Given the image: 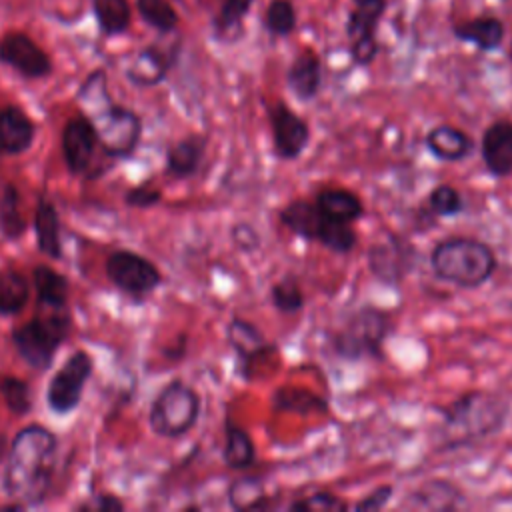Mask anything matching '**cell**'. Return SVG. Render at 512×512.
I'll return each instance as SVG.
<instances>
[{"label":"cell","instance_id":"27","mask_svg":"<svg viewBox=\"0 0 512 512\" xmlns=\"http://www.w3.org/2000/svg\"><path fill=\"white\" fill-rule=\"evenodd\" d=\"M32 288L36 302L50 310H68L70 282L68 278L48 264H36L32 268Z\"/></svg>","mask_w":512,"mask_h":512},{"label":"cell","instance_id":"39","mask_svg":"<svg viewBox=\"0 0 512 512\" xmlns=\"http://www.w3.org/2000/svg\"><path fill=\"white\" fill-rule=\"evenodd\" d=\"M290 512H344L350 504L334 492L316 490L308 496L296 498L286 506Z\"/></svg>","mask_w":512,"mask_h":512},{"label":"cell","instance_id":"37","mask_svg":"<svg viewBox=\"0 0 512 512\" xmlns=\"http://www.w3.org/2000/svg\"><path fill=\"white\" fill-rule=\"evenodd\" d=\"M424 206L436 218H450L464 210V196L452 184H438L428 192Z\"/></svg>","mask_w":512,"mask_h":512},{"label":"cell","instance_id":"10","mask_svg":"<svg viewBox=\"0 0 512 512\" xmlns=\"http://www.w3.org/2000/svg\"><path fill=\"white\" fill-rule=\"evenodd\" d=\"M366 262L370 274L378 282L386 286H398L418 264V250L410 240L392 232L386 238L370 244Z\"/></svg>","mask_w":512,"mask_h":512},{"label":"cell","instance_id":"40","mask_svg":"<svg viewBox=\"0 0 512 512\" xmlns=\"http://www.w3.org/2000/svg\"><path fill=\"white\" fill-rule=\"evenodd\" d=\"M160 202H162V190L152 186V182H142V184L130 186L124 192V204L130 206V208L146 210V208H152Z\"/></svg>","mask_w":512,"mask_h":512},{"label":"cell","instance_id":"41","mask_svg":"<svg viewBox=\"0 0 512 512\" xmlns=\"http://www.w3.org/2000/svg\"><path fill=\"white\" fill-rule=\"evenodd\" d=\"M394 496V486L392 484H378L374 490H370L362 500H358L352 508L358 512H372V510H382L388 506L390 498Z\"/></svg>","mask_w":512,"mask_h":512},{"label":"cell","instance_id":"19","mask_svg":"<svg viewBox=\"0 0 512 512\" xmlns=\"http://www.w3.org/2000/svg\"><path fill=\"white\" fill-rule=\"evenodd\" d=\"M32 230L36 238V248L40 254L46 258L58 262L62 260L64 246H62V224H60V214L56 204L40 194L36 200L34 208V218H32Z\"/></svg>","mask_w":512,"mask_h":512},{"label":"cell","instance_id":"3","mask_svg":"<svg viewBox=\"0 0 512 512\" xmlns=\"http://www.w3.org/2000/svg\"><path fill=\"white\" fill-rule=\"evenodd\" d=\"M428 260L438 280L464 290L480 288L498 268L494 248L472 236H450L440 240L432 248Z\"/></svg>","mask_w":512,"mask_h":512},{"label":"cell","instance_id":"24","mask_svg":"<svg viewBox=\"0 0 512 512\" xmlns=\"http://www.w3.org/2000/svg\"><path fill=\"white\" fill-rule=\"evenodd\" d=\"M462 504V490L446 478H432L422 482L416 490L408 494L404 502V506L412 510H454Z\"/></svg>","mask_w":512,"mask_h":512},{"label":"cell","instance_id":"36","mask_svg":"<svg viewBox=\"0 0 512 512\" xmlns=\"http://www.w3.org/2000/svg\"><path fill=\"white\" fill-rule=\"evenodd\" d=\"M296 8L292 0H270L264 12V28L276 38L290 36L296 28Z\"/></svg>","mask_w":512,"mask_h":512},{"label":"cell","instance_id":"30","mask_svg":"<svg viewBox=\"0 0 512 512\" xmlns=\"http://www.w3.org/2000/svg\"><path fill=\"white\" fill-rule=\"evenodd\" d=\"M28 222L22 212V196L16 184L4 182L0 188V234L8 242H18L26 234Z\"/></svg>","mask_w":512,"mask_h":512},{"label":"cell","instance_id":"29","mask_svg":"<svg viewBox=\"0 0 512 512\" xmlns=\"http://www.w3.org/2000/svg\"><path fill=\"white\" fill-rule=\"evenodd\" d=\"M454 36L462 42L474 44L478 50L490 52L496 50L506 34V28L500 18L494 16H478L466 22H460L452 28Z\"/></svg>","mask_w":512,"mask_h":512},{"label":"cell","instance_id":"2","mask_svg":"<svg viewBox=\"0 0 512 512\" xmlns=\"http://www.w3.org/2000/svg\"><path fill=\"white\" fill-rule=\"evenodd\" d=\"M78 102L94 126L100 152L112 162L130 160L140 146L144 124L138 112L110 98L104 70L86 76L78 90Z\"/></svg>","mask_w":512,"mask_h":512},{"label":"cell","instance_id":"25","mask_svg":"<svg viewBox=\"0 0 512 512\" xmlns=\"http://www.w3.org/2000/svg\"><path fill=\"white\" fill-rule=\"evenodd\" d=\"M316 208L330 220L354 224L364 216V202L362 198L348 190V188H322L314 194Z\"/></svg>","mask_w":512,"mask_h":512},{"label":"cell","instance_id":"18","mask_svg":"<svg viewBox=\"0 0 512 512\" xmlns=\"http://www.w3.org/2000/svg\"><path fill=\"white\" fill-rule=\"evenodd\" d=\"M36 122L14 104L0 108V158L28 152L36 140Z\"/></svg>","mask_w":512,"mask_h":512},{"label":"cell","instance_id":"26","mask_svg":"<svg viewBox=\"0 0 512 512\" xmlns=\"http://www.w3.org/2000/svg\"><path fill=\"white\" fill-rule=\"evenodd\" d=\"M222 460L230 470H250L256 464V444L252 434L242 428L232 416L224 420V446Z\"/></svg>","mask_w":512,"mask_h":512},{"label":"cell","instance_id":"43","mask_svg":"<svg viewBox=\"0 0 512 512\" xmlns=\"http://www.w3.org/2000/svg\"><path fill=\"white\" fill-rule=\"evenodd\" d=\"M230 238L232 244L240 250V252H254L260 246V234L258 230L248 224V222H238L232 226L230 230Z\"/></svg>","mask_w":512,"mask_h":512},{"label":"cell","instance_id":"34","mask_svg":"<svg viewBox=\"0 0 512 512\" xmlns=\"http://www.w3.org/2000/svg\"><path fill=\"white\" fill-rule=\"evenodd\" d=\"M270 302L280 314L294 316V314L302 312V308L306 304V296H304L300 282L292 274H286L272 284Z\"/></svg>","mask_w":512,"mask_h":512},{"label":"cell","instance_id":"38","mask_svg":"<svg viewBox=\"0 0 512 512\" xmlns=\"http://www.w3.org/2000/svg\"><path fill=\"white\" fill-rule=\"evenodd\" d=\"M140 16L160 34H170L176 30L178 14L168 0H136Z\"/></svg>","mask_w":512,"mask_h":512},{"label":"cell","instance_id":"31","mask_svg":"<svg viewBox=\"0 0 512 512\" xmlns=\"http://www.w3.org/2000/svg\"><path fill=\"white\" fill-rule=\"evenodd\" d=\"M30 288V280L20 270H0V318L20 314L30 300Z\"/></svg>","mask_w":512,"mask_h":512},{"label":"cell","instance_id":"6","mask_svg":"<svg viewBox=\"0 0 512 512\" xmlns=\"http://www.w3.org/2000/svg\"><path fill=\"white\" fill-rule=\"evenodd\" d=\"M72 316L68 310H52L50 316H34L10 330V342L20 360L34 372H46L60 346L68 340Z\"/></svg>","mask_w":512,"mask_h":512},{"label":"cell","instance_id":"23","mask_svg":"<svg viewBox=\"0 0 512 512\" xmlns=\"http://www.w3.org/2000/svg\"><path fill=\"white\" fill-rule=\"evenodd\" d=\"M286 82L290 92L300 102H310L318 96L322 86V60L320 56L306 48L290 64L286 72Z\"/></svg>","mask_w":512,"mask_h":512},{"label":"cell","instance_id":"5","mask_svg":"<svg viewBox=\"0 0 512 512\" xmlns=\"http://www.w3.org/2000/svg\"><path fill=\"white\" fill-rule=\"evenodd\" d=\"M394 328L388 310L374 304H362L346 314L336 330L330 332L328 346L334 356L358 362V360H382L384 344Z\"/></svg>","mask_w":512,"mask_h":512},{"label":"cell","instance_id":"11","mask_svg":"<svg viewBox=\"0 0 512 512\" xmlns=\"http://www.w3.org/2000/svg\"><path fill=\"white\" fill-rule=\"evenodd\" d=\"M274 154L282 162L298 160L310 144V126L284 100L266 102Z\"/></svg>","mask_w":512,"mask_h":512},{"label":"cell","instance_id":"20","mask_svg":"<svg viewBox=\"0 0 512 512\" xmlns=\"http://www.w3.org/2000/svg\"><path fill=\"white\" fill-rule=\"evenodd\" d=\"M208 148V138L202 134H186L172 142L166 150V160H164V172L166 176L174 180H186L192 178L206 156Z\"/></svg>","mask_w":512,"mask_h":512},{"label":"cell","instance_id":"4","mask_svg":"<svg viewBox=\"0 0 512 512\" xmlns=\"http://www.w3.org/2000/svg\"><path fill=\"white\" fill-rule=\"evenodd\" d=\"M440 412L442 432L448 436L442 446L458 448L496 434L506 422L508 402L494 392L470 390L442 406Z\"/></svg>","mask_w":512,"mask_h":512},{"label":"cell","instance_id":"44","mask_svg":"<svg viewBox=\"0 0 512 512\" xmlns=\"http://www.w3.org/2000/svg\"><path fill=\"white\" fill-rule=\"evenodd\" d=\"M186 346H188V336L180 334L178 340L172 346L164 348V356L170 358V360H180V358L186 356Z\"/></svg>","mask_w":512,"mask_h":512},{"label":"cell","instance_id":"12","mask_svg":"<svg viewBox=\"0 0 512 512\" xmlns=\"http://www.w3.org/2000/svg\"><path fill=\"white\" fill-rule=\"evenodd\" d=\"M386 10V0H352L346 24L350 58L356 66H368L378 54L376 30Z\"/></svg>","mask_w":512,"mask_h":512},{"label":"cell","instance_id":"7","mask_svg":"<svg viewBox=\"0 0 512 512\" xmlns=\"http://www.w3.org/2000/svg\"><path fill=\"white\" fill-rule=\"evenodd\" d=\"M200 410L202 400L196 388L182 378H174L154 396L148 412V426L156 436L176 440L186 436L198 424Z\"/></svg>","mask_w":512,"mask_h":512},{"label":"cell","instance_id":"8","mask_svg":"<svg viewBox=\"0 0 512 512\" xmlns=\"http://www.w3.org/2000/svg\"><path fill=\"white\" fill-rule=\"evenodd\" d=\"M94 374V358L86 350H74L62 366L54 372L46 388V406L58 414L66 416L74 412L84 396V388Z\"/></svg>","mask_w":512,"mask_h":512},{"label":"cell","instance_id":"32","mask_svg":"<svg viewBox=\"0 0 512 512\" xmlns=\"http://www.w3.org/2000/svg\"><path fill=\"white\" fill-rule=\"evenodd\" d=\"M254 0H222L214 18V34L220 42H236L242 34L244 18L248 16Z\"/></svg>","mask_w":512,"mask_h":512},{"label":"cell","instance_id":"42","mask_svg":"<svg viewBox=\"0 0 512 512\" xmlns=\"http://www.w3.org/2000/svg\"><path fill=\"white\" fill-rule=\"evenodd\" d=\"M124 508H126L124 500L112 492H98L90 500L74 506V510H90V512H120Z\"/></svg>","mask_w":512,"mask_h":512},{"label":"cell","instance_id":"9","mask_svg":"<svg viewBox=\"0 0 512 512\" xmlns=\"http://www.w3.org/2000/svg\"><path fill=\"white\" fill-rule=\"evenodd\" d=\"M104 272L114 288L136 298L152 294L164 280L160 268L150 258L128 248L110 252L104 262Z\"/></svg>","mask_w":512,"mask_h":512},{"label":"cell","instance_id":"16","mask_svg":"<svg viewBox=\"0 0 512 512\" xmlns=\"http://www.w3.org/2000/svg\"><path fill=\"white\" fill-rule=\"evenodd\" d=\"M180 44L174 42L170 46H164L160 42L144 46L134 54L126 68V78L130 84L138 88H152L168 76L170 68L174 66L178 58Z\"/></svg>","mask_w":512,"mask_h":512},{"label":"cell","instance_id":"15","mask_svg":"<svg viewBox=\"0 0 512 512\" xmlns=\"http://www.w3.org/2000/svg\"><path fill=\"white\" fill-rule=\"evenodd\" d=\"M226 342L232 348L236 356V366L238 372L242 374L244 380L252 378V372L256 368V362L268 352L274 350V344H270L260 328L242 318V316H232L226 324Z\"/></svg>","mask_w":512,"mask_h":512},{"label":"cell","instance_id":"28","mask_svg":"<svg viewBox=\"0 0 512 512\" xmlns=\"http://www.w3.org/2000/svg\"><path fill=\"white\" fill-rule=\"evenodd\" d=\"M226 498L232 510L246 512V510H264L272 506V496L268 494L266 482L258 474H244L234 478L228 484Z\"/></svg>","mask_w":512,"mask_h":512},{"label":"cell","instance_id":"45","mask_svg":"<svg viewBox=\"0 0 512 512\" xmlns=\"http://www.w3.org/2000/svg\"><path fill=\"white\" fill-rule=\"evenodd\" d=\"M510 58H512V48H510Z\"/></svg>","mask_w":512,"mask_h":512},{"label":"cell","instance_id":"1","mask_svg":"<svg viewBox=\"0 0 512 512\" xmlns=\"http://www.w3.org/2000/svg\"><path fill=\"white\" fill-rule=\"evenodd\" d=\"M58 456V436L44 424L22 426L10 442L2 474V490L26 508L44 504Z\"/></svg>","mask_w":512,"mask_h":512},{"label":"cell","instance_id":"22","mask_svg":"<svg viewBox=\"0 0 512 512\" xmlns=\"http://www.w3.org/2000/svg\"><path fill=\"white\" fill-rule=\"evenodd\" d=\"M424 146L436 160L462 162L474 150V140L458 126L438 124L426 132Z\"/></svg>","mask_w":512,"mask_h":512},{"label":"cell","instance_id":"14","mask_svg":"<svg viewBox=\"0 0 512 512\" xmlns=\"http://www.w3.org/2000/svg\"><path fill=\"white\" fill-rule=\"evenodd\" d=\"M0 62L26 80H40L52 74L50 56L24 32H10L0 40Z\"/></svg>","mask_w":512,"mask_h":512},{"label":"cell","instance_id":"33","mask_svg":"<svg viewBox=\"0 0 512 512\" xmlns=\"http://www.w3.org/2000/svg\"><path fill=\"white\" fill-rule=\"evenodd\" d=\"M98 28L106 36H118L130 26L128 0H92Z\"/></svg>","mask_w":512,"mask_h":512},{"label":"cell","instance_id":"35","mask_svg":"<svg viewBox=\"0 0 512 512\" xmlns=\"http://www.w3.org/2000/svg\"><path fill=\"white\" fill-rule=\"evenodd\" d=\"M0 396L12 416H26L32 412L34 400L30 384L14 374H2L0 376Z\"/></svg>","mask_w":512,"mask_h":512},{"label":"cell","instance_id":"17","mask_svg":"<svg viewBox=\"0 0 512 512\" xmlns=\"http://www.w3.org/2000/svg\"><path fill=\"white\" fill-rule=\"evenodd\" d=\"M480 154L484 168L496 180L512 176V120H492L480 140Z\"/></svg>","mask_w":512,"mask_h":512},{"label":"cell","instance_id":"13","mask_svg":"<svg viewBox=\"0 0 512 512\" xmlns=\"http://www.w3.org/2000/svg\"><path fill=\"white\" fill-rule=\"evenodd\" d=\"M60 148L70 174H90L88 178H94V156L100 146L92 122L82 112L66 120V124L62 126Z\"/></svg>","mask_w":512,"mask_h":512},{"label":"cell","instance_id":"21","mask_svg":"<svg viewBox=\"0 0 512 512\" xmlns=\"http://www.w3.org/2000/svg\"><path fill=\"white\" fill-rule=\"evenodd\" d=\"M278 222L294 236L318 244L326 216L316 208L312 198H294L278 210Z\"/></svg>","mask_w":512,"mask_h":512}]
</instances>
